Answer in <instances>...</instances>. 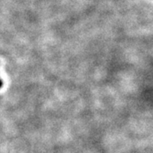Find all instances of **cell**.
Returning <instances> with one entry per match:
<instances>
[{
  "instance_id": "obj_1",
  "label": "cell",
  "mask_w": 153,
  "mask_h": 153,
  "mask_svg": "<svg viewBox=\"0 0 153 153\" xmlns=\"http://www.w3.org/2000/svg\"><path fill=\"white\" fill-rule=\"evenodd\" d=\"M2 85H3V82H2V80L0 79V88L2 87Z\"/></svg>"
}]
</instances>
